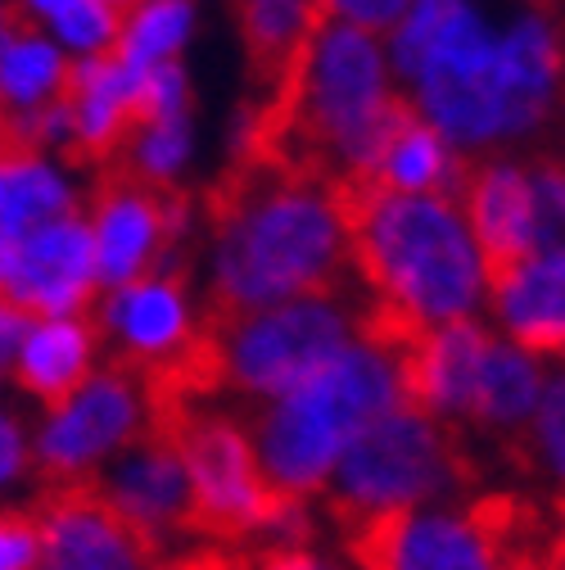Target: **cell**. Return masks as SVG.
Instances as JSON below:
<instances>
[{"mask_svg":"<svg viewBox=\"0 0 565 570\" xmlns=\"http://www.w3.org/2000/svg\"><path fill=\"white\" fill-rule=\"evenodd\" d=\"M385 50L416 96V114L435 122L448 146H488L529 131L565 73L561 41L543 14L493 32L475 0H412Z\"/></svg>","mask_w":565,"mask_h":570,"instance_id":"obj_1","label":"cell"},{"mask_svg":"<svg viewBox=\"0 0 565 570\" xmlns=\"http://www.w3.org/2000/svg\"><path fill=\"white\" fill-rule=\"evenodd\" d=\"M208 317L258 313L358 281L344 195L317 173L245 159L208 199Z\"/></svg>","mask_w":565,"mask_h":570,"instance_id":"obj_2","label":"cell"},{"mask_svg":"<svg viewBox=\"0 0 565 570\" xmlns=\"http://www.w3.org/2000/svg\"><path fill=\"white\" fill-rule=\"evenodd\" d=\"M353 240V272L371 308L363 335L403 353L444 322H462L484 285L466 213L448 195H389L371 181L339 186Z\"/></svg>","mask_w":565,"mask_h":570,"instance_id":"obj_3","label":"cell"},{"mask_svg":"<svg viewBox=\"0 0 565 570\" xmlns=\"http://www.w3.org/2000/svg\"><path fill=\"white\" fill-rule=\"evenodd\" d=\"M403 403L407 394H403L398 353L358 335L326 367H317L308 381H299L280 399L262 403V412L254 416L249 440L262 480L271 484L276 498L308 503L313 493L326 489L344 449L371 421H380Z\"/></svg>","mask_w":565,"mask_h":570,"instance_id":"obj_4","label":"cell"},{"mask_svg":"<svg viewBox=\"0 0 565 570\" xmlns=\"http://www.w3.org/2000/svg\"><path fill=\"white\" fill-rule=\"evenodd\" d=\"M367 308H371L367 285L348 281L339 291L299 295L258 313L204 317L190 353V372L204 399L218 407L222 394L271 403L358 340Z\"/></svg>","mask_w":565,"mask_h":570,"instance_id":"obj_5","label":"cell"},{"mask_svg":"<svg viewBox=\"0 0 565 570\" xmlns=\"http://www.w3.org/2000/svg\"><path fill=\"white\" fill-rule=\"evenodd\" d=\"M470 480V462L453 431L412 403L385 412L344 449L326 480V512L344 530L380 512H412Z\"/></svg>","mask_w":565,"mask_h":570,"instance_id":"obj_6","label":"cell"},{"mask_svg":"<svg viewBox=\"0 0 565 570\" xmlns=\"http://www.w3.org/2000/svg\"><path fill=\"white\" fill-rule=\"evenodd\" d=\"M150 431L177 444L190 498H195V534L199 543H249L271 512L286 503L258 471L249 431L222 407H181L150 416Z\"/></svg>","mask_w":565,"mask_h":570,"instance_id":"obj_7","label":"cell"},{"mask_svg":"<svg viewBox=\"0 0 565 570\" xmlns=\"http://www.w3.org/2000/svg\"><path fill=\"white\" fill-rule=\"evenodd\" d=\"M150 431L146 381L127 367L91 372L59 407L46 412L37 431V466L46 484L91 480L105 458H118Z\"/></svg>","mask_w":565,"mask_h":570,"instance_id":"obj_8","label":"cell"},{"mask_svg":"<svg viewBox=\"0 0 565 570\" xmlns=\"http://www.w3.org/2000/svg\"><path fill=\"white\" fill-rule=\"evenodd\" d=\"M87 223L96 240V276L105 291H118L127 281L150 276V267L172 249L186 227V199L113 168L96 190Z\"/></svg>","mask_w":565,"mask_h":570,"instance_id":"obj_9","label":"cell"},{"mask_svg":"<svg viewBox=\"0 0 565 570\" xmlns=\"http://www.w3.org/2000/svg\"><path fill=\"white\" fill-rule=\"evenodd\" d=\"M105 503L136 530V539L150 548V561L181 552V539L195 534V498L190 475L172 440L159 431H146L136 444H127L105 475H96Z\"/></svg>","mask_w":565,"mask_h":570,"instance_id":"obj_10","label":"cell"},{"mask_svg":"<svg viewBox=\"0 0 565 570\" xmlns=\"http://www.w3.org/2000/svg\"><path fill=\"white\" fill-rule=\"evenodd\" d=\"M96 335L113 344V367L150 381L195 348L199 322L186 304V285L172 272H150L105 295L96 308Z\"/></svg>","mask_w":565,"mask_h":570,"instance_id":"obj_11","label":"cell"},{"mask_svg":"<svg viewBox=\"0 0 565 570\" xmlns=\"http://www.w3.org/2000/svg\"><path fill=\"white\" fill-rule=\"evenodd\" d=\"M32 517L41 530L46 570H146L150 566V548L105 503L96 475L46 484Z\"/></svg>","mask_w":565,"mask_h":570,"instance_id":"obj_12","label":"cell"},{"mask_svg":"<svg viewBox=\"0 0 565 570\" xmlns=\"http://www.w3.org/2000/svg\"><path fill=\"white\" fill-rule=\"evenodd\" d=\"M358 570H493V552L466 512H380L344 530Z\"/></svg>","mask_w":565,"mask_h":570,"instance_id":"obj_13","label":"cell"},{"mask_svg":"<svg viewBox=\"0 0 565 570\" xmlns=\"http://www.w3.org/2000/svg\"><path fill=\"white\" fill-rule=\"evenodd\" d=\"M96 285L100 276H96L91 223L68 213V218H54L19 236L14 276L0 299L19 308L23 317H82Z\"/></svg>","mask_w":565,"mask_h":570,"instance_id":"obj_14","label":"cell"},{"mask_svg":"<svg viewBox=\"0 0 565 570\" xmlns=\"http://www.w3.org/2000/svg\"><path fill=\"white\" fill-rule=\"evenodd\" d=\"M140 78H146V68H131L118 55H96L73 63L63 109H68V150L78 159L109 164L122 155L140 114Z\"/></svg>","mask_w":565,"mask_h":570,"instance_id":"obj_15","label":"cell"},{"mask_svg":"<svg viewBox=\"0 0 565 570\" xmlns=\"http://www.w3.org/2000/svg\"><path fill=\"white\" fill-rule=\"evenodd\" d=\"M466 227L475 236L484 281H507L534 254V186L516 164H484L462 177Z\"/></svg>","mask_w":565,"mask_h":570,"instance_id":"obj_16","label":"cell"},{"mask_svg":"<svg viewBox=\"0 0 565 570\" xmlns=\"http://www.w3.org/2000/svg\"><path fill=\"white\" fill-rule=\"evenodd\" d=\"M488 344L493 340L470 317L444 322L420 340H412L398 353L407 403L430 416H470V399H475V381H479V363Z\"/></svg>","mask_w":565,"mask_h":570,"instance_id":"obj_17","label":"cell"},{"mask_svg":"<svg viewBox=\"0 0 565 570\" xmlns=\"http://www.w3.org/2000/svg\"><path fill=\"white\" fill-rule=\"evenodd\" d=\"M96 344L100 335H96V322L87 317H28L10 358L14 381L46 407H59L91 376Z\"/></svg>","mask_w":565,"mask_h":570,"instance_id":"obj_18","label":"cell"},{"mask_svg":"<svg viewBox=\"0 0 565 570\" xmlns=\"http://www.w3.org/2000/svg\"><path fill=\"white\" fill-rule=\"evenodd\" d=\"M493 304L525 353L565 358V254H529L493 285Z\"/></svg>","mask_w":565,"mask_h":570,"instance_id":"obj_19","label":"cell"},{"mask_svg":"<svg viewBox=\"0 0 565 570\" xmlns=\"http://www.w3.org/2000/svg\"><path fill=\"white\" fill-rule=\"evenodd\" d=\"M371 186H380L389 195H448V199L462 195V168H457L448 136L435 122L420 118L416 105L385 140Z\"/></svg>","mask_w":565,"mask_h":570,"instance_id":"obj_20","label":"cell"},{"mask_svg":"<svg viewBox=\"0 0 565 570\" xmlns=\"http://www.w3.org/2000/svg\"><path fill=\"white\" fill-rule=\"evenodd\" d=\"M236 19L254 73L276 91L321 28V0H236Z\"/></svg>","mask_w":565,"mask_h":570,"instance_id":"obj_21","label":"cell"},{"mask_svg":"<svg viewBox=\"0 0 565 570\" xmlns=\"http://www.w3.org/2000/svg\"><path fill=\"white\" fill-rule=\"evenodd\" d=\"M68 78H73V63L50 41V32H41L37 23H19L0 46V114L28 118L63 100Z\"/></svg>","mask_w":565,"mask_h":570,"instance_id":"obj_22","label":"cell"},{"mask_svg":"<svg viewBox=\"0 0 565 570\" xmlns=\"http://www.w3.org/2000/svg\"><path fill=\"white\" fill-rule=\"evenodd\" d=\"M68 213H73V186L46 155L28 146L0 150V236L19 240Z\"/></svg>","mask_w":565,"mask_h":570,"instance_id":"obj_23","label":"cell"},{"mask_svg":"<svg viewBox=\"0 0 565 570\" xmlns=\"http://www.w3.org/2000/svg\"><path fill=\"white\" fill-rule=\"evenodd\" d=\"M538 399H543V376L529 353L521 344H488L479 363V381H475V399H470V416L484 425L516 431L525 416H534Z\"/></svg>","mask_w":565,"mask_h":570,"instance_id":"obj_24","label":"cell"},{"mask_svg":"<svg viewBox=\"0 0 565 570\" xmlns=\"http://www.w3.org/2000/svg\"><path fill=\"white\" fill-rule=\"evenodd\" d=\"M195 32V6L190 0H131L122 10V32L113 55L131 68L172 63Z\"/></svg>","mask_w":565,"mask_h":570,"instance_id":"obj_25","label":"cell"},{"mask_svg":"<svg viewBox=\"0 0 565 570\" xmlns=\"http://www.w3.org/2000/svg\"><path fill=\"white\" fill-rule=\"evenodd\" d=\"M190 150H195L190 114H177V118H146V122H136L118 159H122V173L150 181V186H168L190 164Z\"/></svg>","mask_w":565,"mask_h":570,"instance_id":"obj_26","label":"cell"},{"mask_svg":"<svg viewBox=\"0 0 565 570\" xmlns=\"http://www.w3.org/2000/svg\"><path fill=\"white\" fill-rule=\"evenodd\" d=\"M122 10L127 6H118V0H73V6L59 10L50 23H41V32H50V41L73 63L113 55L118 32H122Z\"/></svg>","mask_w":565,"mask_h":570,"instance_id":"obj_27","label":"cell"},{"mask_svg":"<svg viewBox=\"0 0 565 570\" xmlns=\"http://www.w3.org/2000/svg\"><path fill=\"white\" fill-rule=\"evenodd\" d=\"M529 453L547 466L552 480L565 484V376L543 385V399L529 425Z\"/></svg>","mask_w":565,"mask_h":570,"instance_id":"obj_28","label":"cell"},{"mask_svg":"<svg viewBox=\"0 0 565 570\" xmlns=\"http://www.w3.org/2000/svg\"><path fill=\"white\" fill-rule=\"evenodd\" d=\"M534 254H565V168L543 164L534 177Z\"/></svg>","mask_w":565,"mask_h":570,"instance_id":"obj_29","label":"cell"},{"mask_svg":"<svg viewBox=\"0 0 565 570\" xmlns=\"http://www.w3.org/2000/svg\"><path fill=\"white\" fill-rule=\"evenodd\" d=\"M177 114H190V78H186V68L177 59L146 68V78H140V114H136V122H146V118H177Z\"/></svg>","mask_w":565,"mask_h":570,"instance_id":"obj_30","label":"cell"},{"mask_svg":"<svg viewBox=\"0 0 565 570\" xmlns=\"http://www.w3.org/2000/svg\"><path fill=\"white\" fill-rule=\"evenodd\" d=\"M407 10H412V0H321V19L371 32V37L394 32Z\"/></svg>","mask_w":565,"mask_h":570,"instance_id":"obj_31","label":"cell"},{"mask_svg":"<svg viewBox=\"0 0 565 570\" xmlns=\"http://www.w3.org/2000/svg\"><path fill=\"white\" fill-rule=\"evenodd\" d=\"M41 530L32 512H0V570H37Z\"/></svg>","mask_w":565,"mask_h":570,"instance_id":"obj_32","label":"cell"},{"mask_svg":"<svg viewBox=\"0 0 565 570\" xmlns=\"http://www.w3.org/2000/svg\"><path fill=\"white\" fill-rule=\"evenodd\" d=\"M146 570H245V557L240 548H227V543H195L150 561Z\"/></svg>","mask_w":565,"mask_h":570,"instance_id":"obj_33","label":"cell"},{"mask_svg":"<svg viewBox=\"0 0 565 570\" xmlns=\"http://www.w3.org/2000/svg\"><path fill=\"white\" fill-rule=\"evenodd\" d=\"M245 570H339L313 548H240Z\"/></svg>","mask_w":565,"mask_h":570,"instance_id":"obj_34","label":"cell"},{"mask_svg":"<svg viewBox=\"0 0 565 570\" xmlns=\"http://www.w3.org/2000/svg\"><path fill=\"white\" fill-rule=\"evenodd\" d=\"M28 466V440L19 431V421L10 412H0V484L19 480Z\"/></svg>","mask_w":565,"mask_h":570,"instance_id":"obj_35","label":"cell"},{"mask_svg":"<svg viewBox=\"0 0 565 570\" xmlns=\"http://www.w3.org/2000/svg\"><path fill=\"white\" fill-rule=\"evenodd\" d=\"M73 0H19V14L28 19V23H50L59 10H68Z\"/></svg>","mask_w":565,"mask_h":570,"instance_id":"obj_36","label":"cell"},{"mask_svg":"<svg viewBox=\"0 0 565 570\" xmlns=\"http://www.w3.org/2000/svg\"><path fill=\"white\" fill-rule=\"evenodd\" d=\"M556 512H561V530H556V534L547 539V548H543V566H547V570H565V493H561Z\"/></svg>","mask_w":565,"mask_h":570,"instance_id":"obj_37","label":"cell"},{"mask_svg":"<svg viewBox=\"0 0 565 570\" xmlns=\"http://www.w3.org/2000/svg\"><path fill=\"white\" fill-rule=\"evenodd\" d=\"M14 258H19V240L14 236H0V295H6V285L14 276Z\"/></svg>","mask_w":565,"mask_h":570,"instance_id":"obj_38","label":"cell"},{"mask_svg":"<svg viewBox=\"0 0 565 570\" xmlns=\"http://www.w3.org/2000/svg\"><path fill=\"white\" fill-rule=\"evenodd\" d=\"M14 28H19V23H14V14H10L6 6H0V46H6V37H10Z\"/></svg>","mask_w":565,"mask_h":570,"instance_id":"obj_39","label":"cell"},{"mask_svg":"<svg viewBox=\"0 0 565 570\" xmlns=\"http://www.w3.org/2000/svg\"><path fill=\"white\" fill-rule=\"evenodd\" d=\"M6 146H14V136H10V118L0 114V150H6Z\"/></svg>","mask_w":565,"mask_h":570,"instance_id":"obj_40","label":"cell"}]
</instances>
